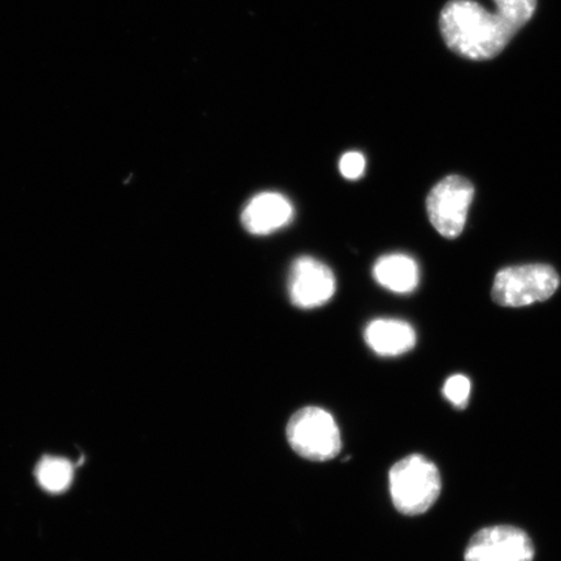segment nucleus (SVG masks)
I'll use <instances>...</instances> for the list:
<instances>
[{
  "mask_svg": "<svg viewBox=\"0 0 561 561\" xmlns=\"http://www.w3.org/2000/svg\"><path fill=\"white\" fill-rule=\"evenodd\" d=\"M41 486L50 493H61L69 488L73 479V467L62 458H45L37 467Z\"/></svg>",
  "mask_w": 561,
  "mask_h": 561,
  "instance_id": "nucleus-11",
  "label": "nucleus"
},
{
  "mask_svg": "<svg viewBox=\"0 0 561 561\" xmlns=\"http://www.w3.org/2000/svg\"><path fill=\"white\" fill-rule=\"evenodd\" d=\"M286 437L294 451L312 461L332 460L342 448L339 424L331 413L314 405L294 413Z\"/></svg>",
  "mask_w": 561,
  "mask_h": 561,
  "instance_id": "nucleus-3",
  "label": "nucleus"
},
{
  "mask_svg": "<svg viewBox=\"0 0 561 561\" xmlns=\"http://www.w3.org/2000/svg\"><path fill=\"white\" fill-rule=\"evenodd\" d=\"M444 396L456 409H465L471 396V381L462 375L451 376L444 386Z\"/></svg>",
  "mask_w": 561,
  "mask_h": 561,
  "instance_id": "nucleus-12",
  "label": "nucleus"
},
{
  "mask_svg": "<svg viewBox=\"0 0 561 561\" xmlns=\"http://www.w3.org/2000/svg\"><path fill=\"white\" fill-rule=\"evenodd\" d=\"M335 289L334 273L324 263L311 256H301L293 263L287 291L294 306L301 310H313L328 304Z\"/></svg>",
  "mask_w": 561,
  "mask_h": 561,
  "instance_id": "nucleus-7",
  "label": "nucleus"
},
{
  "mask_svg": "<svg viewBox=\"0 0 561 561\" xmlns=\"http://www.w3.org/2000/svg\"><path fill=\"white\" fill-rule=\"evenodd\" d=\"M559 285L560 277L551 265L510 266L497 272L491 297L503 307H525L551 298Z\"/></svg>",
  "mask_w": 561,
  "mask_h": 561,
  "instance_id": "nucleus-4",
  "label": "nucleus"
},
{
  "mask_svg": "<svg viewBox=\"0 0 561 561\" xmlns=\"http://www.w3.org/2000/svg\"><path fill=\"white\" fill-rule=\"evenodd\" d=\"M474 186L461 175H448L432 188L426 199L427 215L434 229L445 238H456L465 230Z\"/></svg>",
  "mask_w": 561,
  "mask_h": 561,
  "instance_id": "nucleus-5",
  "label": "nucleus"
},
{
  "mask_svg": "<svg viewBox=\"0 0 561 561\" xmlns=\"http://www.w3.org/2000/svg\"><path fill=\"white\" fill-rule=\"evenodd\" d=\"M374 276L385 289L409 294L416 289L420 279L419 265L404 254L385 255L376 262Z\"/></svg>",
  "mask_w": 561,
  "mask_h": 561,
  "instance_id": "nucleus-10",
  "label": "nucleus"
},
{
  "mask_svg": "<svg viewBox=\"0 0 561 561\" xmlns=\"http://www.w3.org/2000/svg\"><path fill=\"white\" fill-rule=\"evenodd\" d=\"M368 347L380 356L409 353L416 345V332L409 322L396 319L370 321L364 332Z\"/></svg>",
  "mask_w": 561,
  "mask_h": 561,
  "instance_id": "nucleus-9",
  "label": "nucleus"
},
{
  "mask_svg": "<svg viewBox=\"0 0 561 561\" xmlns=\"http://www.w3.org/2000/svg\"><path fill=\"white\" fill-rule=\"evenodd\" d=\"M366 165L367 161L363 153L350 151L340 160V172L347 180H357L366 172Z\"/></svg>",
  "mask_w": 561,
  "mask_h": 561,
  "instance_id": "nucleus-13",
  "label": "nucleus"
},
{
  "mask_svg": "<svg viewBox=\"0 0 561 561\" xmlns=\"http://www.w3.org/2000/svg\"><path fill=\"white\" fill-rule=\"evenodd\" d=\"M535 556V545L524 530L496 525L476 533L467 547L465 560L533 561Z\"/></svg>",
  "mask_w": 561,
  "mask_h": 561,
  "instance_id": "nucleus-6",
  "label": "nucleus"
},
{
  "mask_svg": "<svg viewBox=\"0 0 561 561\" xmlns=\"http://www.w3.org/2000/svg\"><path fill=\"white\" fill-rule=\"evenodd\" d=\"M538 0H494L490 12L474 0H450L440 12L439 27L446 45L471 60H489L507 47L528 24Z\"/></svg>",
  "mask_w": 561,
  "mask_h": 561,
  "instance_id": "nucleus-1",
  "label": "nucleus"
},
{
  "mask_svg": "<svg viewBox=\"0 0 561 561\" xmlns=\"http://www.w3.org/2000/svg\"><path fill=\"white\" fill-rule=\"evenodd\" d=\"M293 203L285 195L276 192H263L245 203L241 222L250 234L270 236L284 229L294 219Z\"/></svg>",
  "mask_w": 561,
  "mask_h": 561,
  "instance_id": "nucleus-8",
  "label": "nucleus"
},
{
  "mask_svg": "<svg viewBox=\"0 0 561 561\" xmlns=\"http://www.w3.org/2000/svg\"><path fill=\"white\" fill-rule=\"evenodd\" d=\"M389 488L392 504L401 514L423 515L440 495V473L425 456L410 455L390 469Z\"/></svg>",
  "mask_w": 561,
  "mask_h": 561,
  "instance_id": "nucleus-2",
  "label": "nucleus"
}]
</instances>
